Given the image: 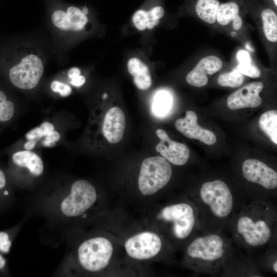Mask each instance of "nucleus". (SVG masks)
Returning <instances> with one entry per match:
<instances>
[{
  "mask_svg": "<svg viewBox=\"0 0 277 277\" xmlns=\"http://www.w3.org/2000/svg\"><path fill=\"white\" fill-rule=\"evenodd\" d=\"M54 129V126L48 122L43 123L39 126L35 127L26 134L27 141H32L36 144L37 142L47 136Z\"/></svg>",
  "mask_w": 277,
  "mask_h": 277,
  "instance_id": "nucleus-28",
  "label": "nucleus"
},
{
  "mask_svg": "<svg viewBox=\"0 0 277 277\" xmlns=\"http://www.w3.org/2000/svg\"><path fill=\"white\" fill-rule=\"evenodd\" d=\"M239 193L220 179L205 181L186 193L197 210L200 231H227L232 218L248 199Z\"/></svg>",
  "mask_w": 277,
  "mask_h": 277,
  "instance_id": "nucleus-2",
  "label": "nucleus"
},
{
  "mask_svg": "<svg viewBox=\"0 0 277 277\" xmlns=\"http://www.w3.org/2000/svg\"><path fill=\"white\" fill-rule=\"evenodd\" d=\"M175 126L188 138L199 140L208 145H213L216 141V137L212 131L199 125L197 115L193 111H187L185 117L175 121Z\"/></svg>",
  "mask_w": 277,
  "mask_h": 277,
  "instance_id": "nucleus-15",
  "label": "nucleus"
},
{
  "mask_svg": "<svg viewBox=\"0 0 277 277\" xmlns=\"http://www.w3.org/2000/svg\"><path fill=\"white\" fill-rule=\"evenodd\" d=\"M220 4L218 0H196L195 12L203 22L213 25L216 23V14Z\"/></svg>",
  "mask_w": 277,
  "mask_h": 277,
  "instance_id": "nucleus-21",
  "label": "nucleus"
},
{
  "mask_svg": "<svg viewBox=\"0 0 277 277\" xmlns=\"http://www.w3.org/2000/svg\"><path fill=\"white\" fill-rule=\"evenodd\" d=\"M114 252V244L104 236H96L84 241L78 246L76 258L84 270L97 273L110 265Z\"/></svg>",
  "mask_w": 277,
  "mask_h": 277,
  "instance_id": "nucleus-6",
  "label": "nucleus"
},
{
  "mask_svg": "<svg viewBox=\"0 0 277 277\" xmlns=\"http://www.w3.org/2000/svg\"><path fill=\"white\" fill-rule=\"evenodd\" d=\"M97 199L94 187L86 180H78L72 184L69 193L62 201L60 210L67 217H78L90 209Z\"/></svg>",
  "mask_w": 277,
  "mask_h": 277,
  "instance_id": "nucleus-9",
  "label": "nucleus"
},
{
  "mask_svg": "<svg viewBox=\"0 0 277 277\" xmlns=\"http://www.w3.org/2000/svg\"><path fill=\"white\" fill-rule=\"evenodd\" d=\"M51 90L58 92L62 96H67L69 95L72 92L71 88L68 85L57 81H53L50 85Z\"/></svg>",
  "mask_w": 277,
  "mask_h": 277,
  "instance_id": "nucleus-31",
  "label": "nucleus"
},
{
  "mask_svg": "<svg viewBox=\"0 0 277 277\" xmlns=\"http://www.w3.org/2000/svg\"><path fill=\"white\" fill-rule=\"evenodd\" d=\"M151 19L148 16L147 11L143 8L136 10L133 14L132 21L136 28L143 31L147 28V24Z\"/></svg>",
  "mask_w": 277,
  "mask_h": 277,
  "instance_id": "nucleus-29",
  "label": "nucleus"
},
{
  "mask_svg": "<svg viewBox=\"0 0 277 277\" xmlns=\"http://www.w3.org/2000/svg\"><path fill=\"white\" fill-rule=\"evenodd\" d=\"M60 138V134L57 131L53 130L44 138L42 141V144L44 147H52L55 145V142L58 141Z\"/></svg>",
  "mask_w": 277,
  "mask_h": 277,
  "instance_id": "nucleus-33",
  "label": "nucleus"
},
{
  "mask_svg": "<svg viewBox=\"0 0 277 277\" xmlns=\"http://www.w3.org/2000/svg\"><path fill=\"white\" fill-rule=\"evenodd\" d=\"M5 260L0 254V268H2L5 266Z\"/></svg>",
  "mask_w": 277,
  "mask_h": 277,
  "instance_id": "nucleus-40",
  "label": "nucleus"
},
{
  "mask_svg": "<svg viewBox=\"0 0 277 277\" xmlns=\"http://www.w3.org/2000/svg\"><path fill=\"white\" fill-rule=\"evenodd\" d=\"M108 97V95L107 93H104L103 96H102V98L103 100H106Z\"/></svg>",
  "mask_w": 277,
  "mask_h": 277,
  "instance_id": "nucleus-41",
  "label": "nucleus"
},
{
  "mask_svg": "<svg viewBox=\"0 0 277 277\" xmlns=\"http://www.w3.org/2000/svg\"><path fill=\"white\" fill-rule=\"evenodd\" d=\"M244 80V75L235 68L230 72L221 74L217 81L221 86L235 88L240 87Z\"/></svg>",
  "mask_w": 277,
  "mask_h": 277,
  "instance_id": "nucleus-27",
  "label": "nucleus"
},
{
  "mask_svg": "<svg viewBox=\"0 0 277 277\" xmlns=\"http://www.w3.org/2000/svg\"><path fill=\"white\" fill-rule=\"evenodd\" d=\"M242 26L243 20L241 16H239L232 23V26L234 31L241 30Z\"/></svg>",
  "mask_w": 277,
  "mask_h": 277,
  "instance_id": "nucleus-37",
  "label": "nucleus"
},
{
  "mask_svg": "<svg viewBox=\"0 0 277 277\" xmlns=\"http://www.w3.org/2000/svg\"><path fill=\"white\" fill-rule=\"evenodd\" d=\"M144 9L147 11L149 17L153 19L160 20L165 14L164 8L160 5H154L148 9Z\"/></svg>",
  "mask_w": 277,
  "mask_h": 277,
  "instance_id": "nucleus-32",
  "label": "nucleus"
},
{
  "mask_svg": "<svg viewBox=\"0 0 277 277\" xmlns=\"http://www.w3.org/2000/svg\"><path fill=\"white\" fill-rule=\"evenodd\" d=\"M263 88L264 84L259 81L244 85L229 95L227 100L228 107L234 110L259 107L262 103L260 93Z\"/></svg>",
  "mask_w": 277,
  "mask_h": 277,
  "instance_id": "nucleus-12",
  "label": "nucleus"
},
{
  "mask_svg": "<svg viewBox=\"0 0 277 277\" xmlns=\"http://www.w3.org/2000/svg\"><path fill=\"white\" fill-rule=\"evenodd\" d=\"M15 112L14 103L0 90V132L11 121Z\"/></svg>",
  "mask_w": 277,
  "mask_h": 277,
  "instance_id": "nucleus-25",
  "label": "nucleus"
},
{
  "mask_svg": "<svg viewBox=\"0 0 277 277\" xmlns=\"http://www.w3.org/2000/svg\"><path fill=\"white\" fill-rule=\"evenodd\" d=\"M153 224L175 251L201 232L197 210L185 194L160 206Z\"/></svg>",
  "mask_w": 277,
  "mask_h": 277,
  "instance_id": "nucleus-4",
  "label": "nucleus"
},
{
  "mask_svg": "<svg viewBox=\"0 0 277 277\" xmlns=\"http://www.w3.org/2000/svg\"><path fill=\"white\" fill-rule=\"evenodd\" d=\"M236 69L244 76L258 78L261 75L259 68L252 63L239 64Z\"/></svg>",
  "mask_w": 277,
  "mask_h": 277,
  "instance_id": "nucleus-30",
  "label": "nucleus"
},
{
  "mask_svg": "<svg viewBox=\"0 0 277 277\" xmlns=\"http://www.w3.org/2000/svg\"><path fill=\"white\" fill-rule=\"evenodd\" d=\"M172 175V167L166 159L161 156L147 157L141 164L138 189L144 196L153 195L168 184Z\"/></svg>",
  "mask_w": 277,
  "mask_h": 277,
  "instance_id": "nucleus-7",
  "label": "nucleus"
},
{
  "mask_svg": "<svg viewBox=\"0 0 277 277\" xmlns=\"http://www.w3.org/2000/svg\"><path fill=\"white\" fill-rule=\"evenodd\" d=\"M240 15L239 5L234 2L220 4L216 14V23L222 27L228 26Z\"/></svg>",
  "mask_w": 277,
  "mask_h": 277,
  "instance_id": "nucleus-22",
  "label": "nucleus"
},
{
  "mask_svg": "<svg viewBox=\"0 0 277 277\" xmlns=\"http://www.w3.org/2000/svg\"><path fill=\"white\" fill-rule=\"evenodd\" d=\"M11 160L14 165L28 169L33 176H39L43 173V161L34 152L27 150L15 152L12 155Z\"/></svg>",
  "mask_w": 277,
  "mask_h": 277,
  "instance_id": "nucleus-18",
  "label": "nucleus"
},
{
  "mask_svg": "<svg viewBox=\"0 0 277 277\" xmlns=\"http://www.w3.org/2000/svg\"><path fill=\"white\" fill-rule=\"evenodd\" d=\"M70 80L71 84L72 85L76 87H79L83 85L86 82L85 77L81 75L76 76Z\"/></svg>",
  "mask_w": 277,
  "mask_h": 277,
  "instance_id": "nucleus-36",
  "label": "nucleus"
},
{
  "mask_svg": "<svg viewBox=\"0 0 277 277\" xmlns=\"http://www.w3.org/2000/svg\"><path fill=\"white\" fill-rule=\"evenodd\" d=\"M227 230L234 245L250 256L275 246L276 207L272 200H250L233 216Z\"/></svg>",
  "mask_w": 277,
  "mask_h": 277,
  "instance_id": "nucleus-1",
  "label": "nucleus"
},
{
  "mask_svg": "<svg viewBox=\"0 0 277 277\" xmlns=\"http://www.w3.org/2000/svg\"><path fill=\"white\" fill-rule=\"evenodd\" d=\"M273 1L274 5L276 7V6H277V0H273Z\"/></svg>",
  "mask_w": 277,
  "mask_h": 277,
  "instance_id": "nucleus-42",
  "label": "nucleus"
},
{
  "mask_svg": "<svg viewBox=\"0 0 277 277\" xmlns=\"http://www.w3.org/2000/svg\"><path fill=\"white\" fill-rule=\"evenodd\" d=\"M127 67L137 88L141 90H146L151 86L152 81L149 68L139 58H130L127 62Z\"/></svg>",
  "mask_w": 277,
  "mask_h": 277,
  "instance_id": "nucleus-19",
  "label": "nucleus"
},
{
  "mask_svg": "<svg viewBox=\"0 0 277 277\" xmlns=\"http://www.w3.org/2000/svg\"><path fill=\"white\" fill-rule=\"evenodd\" d=\"M222 60L216 55H210L202 58L187 74L186 80L190 85L202 87L208 82V75L219 71L223 67Z\"/></svg>",
  "mask_w": 277,
  "mask_h": 277,
  "instance_id": "nucleus-14",
  "label": "nucleus"
},
{
  "mask_svg": "<svg viewBox=\"0 0 277 277\" xmlns=\"http://www.w3.org/2000/svg\"><path fill=\"white\" fill-rule=\"evenodd\" d=\"M124 249L130 258L137 261L167 259L175 251L154 228L130 235L125 241Z\"/></svg>",
  "mask_w": 277,
  "mask_h": 277,
  "instance_id": "nucleus-5",
  "label": "nucleus"
},
{
  "mask_svg": "<svg viewBox=\"0 0 277 277\" xmlns=\"http://www.w3.org/2000/svg\"><path fill=\"white\" fill-rule=\"evenodd\" d=\"M220 274L235 276H262L256 261L248 255L239 254L235 249Z\"/></svg>",
  "mask_w": 277,
  "mask_h": 277,
  "instance_id": "nucleus-16",
  "label": "nucleus"
},
{
  "mask_svg": "<svg viewBox=\"0 0 277 277\" xmlns=\"http://www.w3.org/2000/svg\"><path fill=\"white\" fill-rule=\"evenodd\" d=\"M260 269L262 271L276 274L277 273V253L275 246L266 250L259 261H256Z\"/></svg>",
  "mask_w": 277,
  "mask_h": 277,
  "instance_id": "nucleus-26",
  "label": "nucleus"
},
{
  "mask_svg": "<svg viewBox=\"0 0 277 277\" xmlns=\"http://www.w3.org/2000/svg\"><path fill=\"white\" fill-rule=\"evenodd\" d=\"M239 64L252 63L251 57L249 53L244 50H240L236 54Z\"/></svg>",
  "mask_w": 277,
  "mask_h": 277,
  "instance_id": "nucleus-35",
  "label": "nucleus"
},
{
  "mask_svg": "<svg viewBox=\"0 0 277 277\" xmlns=\"http://www.w3.org/2000/svg\"><path fill=\"white\" fill-rule=\"evenodd\" d=\"M262 28L264 38L268 43L277 42V15L270 8H265L261 13Z\"/></svg>",
  "mask_w": 277,
  "mask_h": 277,
  "instance_id": "nucleus-20",
  "label": "nucleus"
},
{
  "mask_svg": "<svg viewBox=\"0 0 277 277\" xmlns=\"http://www.w3.org/2000/svg\"><path fill=\"white\" fill-rule=\"evenodd\" d=\"M125 126L126 117L123 111L119 107H112L105 115L102 131L108 142L116 144L122 140Z\"/></svg>",
  "mask_w": 277,
  "mask_h": 277,
  "instance_id": "nucleus-17",
  "label": "nucleus"
},
{
  "mask_svg": "<svg viewBox=\"0 0 277 277\" xmlns=\"http://www.w3.org/2000/svg\"><path fill=\"white\" fill-rule=\"evenodd\" d=\"M241 172L247 183L256 186V198L272 200L275 197L277 172L265 163L255 159H248L242 163Z\"/></svg>",
  "mask_w": 277,
  "mask_h": 277,
  "instance_id": "nucleus-8",
  "label": "nucleus"
},
{
  "mask_svg": "<svg viewBox=\"0 0 277 277\" xmlns=\"http://www.w3.org/2000/svg\"><path fill=\"white\" fill-rule=\"evenodd\" d=\"M6 184V179L4 172L0 169V189H3Z\"/></svg>",
  "mask_w": 277,
  "mask_h": 277,
  "instance_id": "nucleus-39",
  "label": "nucleus"
},
{
  "mask_svg": "<svg viewBox=\"0 0 277 277\" xmlns=\"http://www.w3.org/2000/svg\"><path fill=\"white\" fill-rule=\"evenodd\" d=\"M226 231L200 232L184 247L183 265L198 274H220L236 249Z\"/></svg>",
  "mask_w": 277,
  "mask_h": 277,
  "instance_id": "nucleus-3",
  "label": "nucleus"
},
{
  "mask_svg": "<svg viewBox=\"0 0 277 277\" xmlns=\"http://www.w3.org/2000/svg\"><path fill=\"white\" fill-rule=\"evenodd\" d=\"M54 8L51 16L52 24L57 28L65 31H80L88 22V8L73 5H60Z\"/></svg>",
  "mask_w": 277,
  "mask_h": 277,
  "instance_id": "nucleus-11",
  "label": "nucleus"
},
{
  "mask_svg": "<svg viewBox=\"0 0 277 277\" xmlns=\"http://www.w3.org/2000/svg\"><path fill=\"white\" fill-rule=\"evenodd\" d=\"M11 245V242L9 240V236L6 232H0V251L8 253Z\"/></svg>",
  "mask_w": 277,
  "mask_h": 277,
  "instance_id": "nucleus-34",
  "label": "nucleus"
},
{
  "mask_svg": "<svg viewBox=\"0 0 277 277\" xmlns=\"http://www.w3.org/2000/svg\"><path fill=\"white\" fill-rule=\"evenodd\" d=\"M44 72L41 58L33 53L23 57L9 70L11 83L21 89H32L38 84Z\"/></svg>",
  "mask_w": 277,
  "mask_h": 277,
  "instance_id": "nucleus-10",
  "label": "nucleus"
},
{
  "mask_svg": "<svg viewBox=\"0 0 277 277\" xmlns=\"http://www.w3.org/2000/svg\"><path fill=\"white\" fill-rule=\"evenodd\" d=\"M79 75H81V70L77 67L71 68L69 69L68 73V75L70 79Z\"/></svg>",
  "mask_w": 277,
  "mask_h": 277,
  "instance_id": "nucleus-38",
  "label": "nucleus"
},
{
  "mask_svg": "<svg viewBox=\"0 0 277 277\" xmlns=\"http://www.w3.org/2000/svg\"><path fill=\"white\" fill-rule=\"evenodd\" d=\"M160 142L155 147L156 150L170 163L177 166L185 165L189 157V149L185 144L173 141L167 132L158 129L156 131Z\"/></svg>",
  "mask_w": 277,
  "mask_h": 277,
  "instance_id": "nucleus-13",
  "label": "nucleus"
},
{
  "mask_svg": "<svg viewBox=\"0 0 277 277\" xmlns=\"http://www.w3.org/2000/svg\"><path fill=\"white\" fill-rule=\"evenodd\" d=\"M259 123L262 130L273 143L277 144V111L265 112L261 115Z\"/></svg>",
  "mask_w": 277,
  "mask_h": 277,
  "instance_id": "nucleus-23",
  "label": "nucleus"
},
{
  "mask_svg": "<svg viewBox=\"0 0 277 277\" xmlns=\"http://www.w3.org/2000/svg\"><path fill=\"white\" fill-rule=\"evenodd\" d=\"M172 98L167 91L161 90L156 93L152 103L151 109L157 116H164L170 111Z\"/></svg>",
  "mask_w": 277,
  "mask_h": 277,
  "instance_id": "nucleus-24",
  "label": "nucleus"
}]
</instances>
